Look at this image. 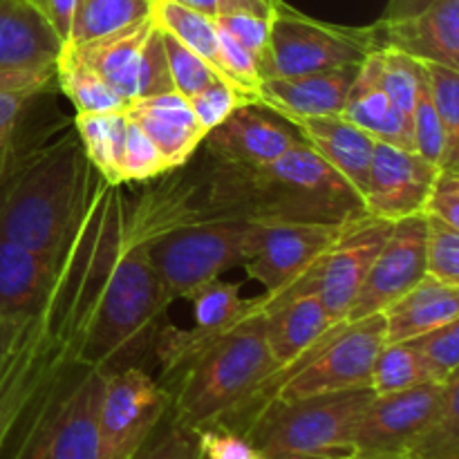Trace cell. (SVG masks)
<instances>
[{
	"label": "cell",
	"instance_id": "4dcf8cb0",
	"mask_svg": "<svg viewBox=\"0 0 459 459\" xmlns=\"http://www.w3.org/2000/svg\"><path fill=\"white\" fill-rule=\"evenodd\" d=\"M152 13L146 0H76L72 31L67 43L79 45L126 30Z\"/></svg>",
	"mask_w": 459,
	"mask_h": 459
},
{
	"label": "cell",
	"instance_id": "8992f818",
	"mask_svg": "<svg viewBox=\"0 0 459 459\" xmlns=\"http://www.w3.org/2000/svg\"><path fill=\"white\" fill-rule=\"evenodd\" d=\"M106 372L63 363L22 417L9 459H101L97 411Z\"/></svg>",
	"mask_w": 459,
	"mask_h": 459
},
{
	"label": "cell",
	"instance_id": "d6a6232c",
	"mask_svg": "<svg viewBox=\"0 0 459 459\" xmlns=\"http://www.w3.org/2000/svg\"><path fill=\"white\" fill-rule=\"evenodd\" d=\"M429 92L446 137V155L439 169L459 170V74L437 63H424Z\"/></svg>",
	"mask_w": 459,
	"mask_h": 459
},
{
	"label": "cell",
	"instance_id": "83f0119b",
	"mask_svg": "<svg viewBox=\"0 0 459 459\" xmlns=\"http://www.w3.org/2000/svg\"><path fill=\"white\" fill-rule=\"evenodd\" d=\"M126 112H76L74 130L94 173L108 184H119V161L126 142Z\"/></svg>",
	"mask_w": 459,
	"mask_h": 459
},
{
	"label": "cell",
	"instance_id": "4316f807",
	"mask_svg": "<svg viewBox=\"0 0 459 459\" xmlns=\"http://www.w3.org/2000/svg\"><path fill=\"white\" fill-rule=\"evenodd\" d=\"M152 21L157 22L160 30L173 34L179 43H184L197 56L204 58L220 79L233 83L229 79L227 70H224L222 54H220L218 25H215L213 18L204 16L200 12H193V9L184 7V4L173 3V0H152Z\"/></svg>",
	"mask_w": 459,
	"mask_h": 459
},
{
	"label": "cell",
	"instance_id": "44dd1931",
	"mask_svg": "<svg viewBox=\"0 0 459 459\" xmlns=\"http://www.w3.org/2000/svg\"><path fill=\"white\" fill-rule=\"evenodd\" d=\"M381 61H384V48H377L359 65L341 117L370 134L375 142L412 151L411 126L406 124L381 83Z\"/></svg>",
	"mask_w": 459,
	"mask_h": 459
},
{
	"label": "cell",
	"instance_id": "4fadbf2b",
	"mask_svg": "<svg viewBox=\"0 0 459 459\" xmlns=\"http://www.w3.org/2000/svg\"><path fill=\"white\" fill-rule=\"evenodd\" d=\"M444 385L421 384L390 394H375L359 420L352 453L402 455L442 408Z\"/></svg>",
	"mask_w": 459,
	"mask_h": 459
},
{
	"label": "cell",
	"instance_id": "5b68a950",
	"mask_svg": "<svg viewBox=\"0 0 459 459\" xmlns=\"http://www.w3.org/2000/svg\"><path fill=\"white\" fill-rule=\"evenodd\" d=\"M384 345L385 327L381 314L334 323L307 352L273 372L260 385L233 430L245 429L247 421L269 402H294L316 394L370 388L372 366Z\"/></svg>",
	"mask_w": 459,
	"mask_h": 459
},
{
	"label": "cell",
	"instance_id": "74e56055",
	"mask_svg": "<svg viewBox=\"0 0 459 459\" xmlns=\"http://www.w3.org/2000/svg\"><path fill=\"white\" fill-rule=\"evenodd\" d=\"M161 43H164L166 65H169L173 90L182 94V97L191 99L193 94H197L200 90H204L206 85L213 83L215 79H220V76L211 70V65L204 58L197 56V54L193 52V49H188L184 43H179L173 34L161 30Z\"/></svg>",
	"mask_w": 459,
	"mask_h": 459
},
{
	"label": "cell",
	"instance_id": "60d3db41",
	"mask_svg": "<svg viewBox=\"0 0 459 459\" xmlns=\"http://www.w3.org/2000/svg\"><path fill=\"white\" fill-rule=\"evenodd\" d=\"M411 133H412V151L439 169L444 161V155H446V137H444L442 124H439L437 112H435L433 108V101H430L429 76H426V85L420 92V99H417L415 103V110H412Z\"/></svg>",
	"mask_w": 459,
	"mask_h": 459
},
{
	"label": "cell",
	"instance_id": "d4e9b609",
	"mask_svg": "<svg viewBox=\"0 0 459 459\" xmlns=\"http://www.w3.org/2000/svg\"><path fill=\"white\" fill-rule=\"evenodd\" d=\"M63 43L27 0H0V72L56 65Z\"/></svg>",
	"mask_w": 459,
	"mask_h": 459
},
{
	"label": "cell",
	"instance_id": "f907efd6",
	"mask_svg": "<svg viewBox=\"0 0 459 459\" xmlns=\"http://www.w3.org/2000/svg\"><path fill=\"white\" fill-rule=\"evenodd\" d=\"M435 0H388L384 12V21H397V18L415 16V13L424 12L429 4H433Z\"/></svg>",
	"mask_w": 459,
	"mask_h": 459
},
{
	"label": "cell",
	"instance_id": "ab89813d",
	"mask_svg": "<svg viewBox=\"0 0 459 459\" xmlns=\"http://www.w3.org/2000/svg\"><path fill=\"white\" fill-rule=\"evenodd\" d=\"M193 112H195L197 121L204 128V133L218 128L227 117H231L238 108L247 106V103H258L255 97L238 88L236 83H229L224 79H215L213 83L206 85L197 94L188 99Z\"/></svg>",
	"mask_w": 459,
	"mask_h": 459
},
{
	"label": "cell",
	"instance_id": "816d5d0a",
	"mask_svg": "<svg viewBox=\"0 0 459 459\" xmlns=\"http://www.w3.org/2000/svg\"><path fill=\"white\" fill-rule=\"evenodd\" d=\"M350 459H411L406 453L402 455H368V453H350Z\"/></svg>",
	"mask_w": 459,
	"mask_h": 459
},
{
	"label": "cell",
	"instance_id": "11a10c76",
	"mask_svg": "<svg viewBox=\"0 0 459 459\" xmlns=\"http://www.w3.org/2000/svg\"><path fill=\"white\" fill-rule=\"evenodd\" d=\"M146 3H152V0H146Z\"/></svg>",
	"mask_w": 459,
	"mask_h": 459
},
{
	"label": "cell",
	"instance_id": "ba28073f",
	"mask_svg": "<svg viewBox=\"0 0 459 459\" xmlns=\"http://www.w3.org/2000/svg\"><path fill=\"white\" fill-rule=\"evenodd\" d=\"M379 48L375 25L343 27L316 21L276 0L269 16V45L260 58V76H299L309 72L361 65Z\"/></svg>",
	"mask_w": 459,
	"mask_h": 459
},
{
	"label": "cell",
	"instance_id": "b9f144b4",
	"mask_svg": "<svg viewBox=\"0 0 459 459\" xmlns=\"http://www.w3.org/2000/svg\"><path fill=\"white\" fill-rule=\"evenodd\" d=\"M134 459H204L197 430L186 429L170 420L164 433L155 437L137 453Z\"/></svg>",
	"mask_w": 459,
	"mask_h": 459
},
{
	"label": "cell",
	"instance_id": "7bdbcfd3",
	"mask_svg": "<svg viewBox=\"0 0 459 459\" xmlns=\"http://www.w3.org/2000/svg\"><path fill=\"white\" fill-rule=\"evenodd\" d=\"M269 16H258V13H227V16L215 18V25L222 31H227L233 40H238L260 65V58L264 56L269 45Z\"/></svg>",
	"mask_w": 459,
	"mask_h": 459
},
{
	"label": "cell",
	"instance_id": "c3c4849f",
	"mask_svg": "<svg viewBox=\"0 0 459 459\" xmlns=\"http://www.w3.org/2000/svg\"><path fill=\"white\" fill-rule=\"evenodd\" d=\"M39 12V16L52 27L63 45L70 40L72 18H74L76 0H27Z\"/></svg>",
	"mask_w": 459,
	"mask_h": 459
},
{
	"label": "cell",
	"instance_id": "7402d4cb",
	"mask_svg": "<svg viewBox=\"0 0 459 459\" xmlns=\"http://www.w3.org/2000/svg\"><path fill=\"white\" fill-rule=\"evenodd\" d=\"M287 121L299 130L300 139L336 173L343 175L363 197L372 152H375V139L341 115L300 117Z\"/></svg>",
	"mask_w": 459,
	"mask_h": 459
},
{
	"label": "cell",
	"instance_id": "f5cc1de1",
	"mask_svg": "<svg viewBox=\"0 0 459 459\" xmlns=\"http://www.w3.org/2000/svg\"><path fill=\"white\" fill-rule=\"evenodd\" d=\"M291 459H350V455H318V457H291Z\"/></svg>",
	"mask_w": 459,
	"mask_h": 459
},
{
	"label": "cell",
	"instance_id": "f35d334b",
	"mask_svg": "<svg viewBox=\"0 0 459 459\" xmlns=\"http://www.w3.org/2000/svg\"><path fill=\"white\" fill-rule=\"evenodd\" d=\"M426 276L459 287V229L426 215Z\"/></svg>",
	"mask_w": 459,
	"mask_h": 459
},
{
	"label": "cell",
	"instance_id": "9a60e30c",
	"mask_svg": "<svg viewBox=\"0 0 459 459\" xmlns=\"http://www.w3.org/2000/svg\"><path fill=\"white\" fill-rule=\"evenodd\" d=\"M299 130L260 103L238 108L204 137L206 157L224 166H264L300 143Z\"/></svg>",
	"mask_w": 459,
	"mask_h": 459
},
{
	"label": "cell",
	"instance_id": "f6af8a7d",
	"mask_svg": "<svg viewBox=\"0 0 459 459\" xmlns=\"http://www.w3.org/2000/svg\"><path fill=\"white\" fill-rule=\"evenodd\" d=\"M421 213L459 229V170L437 169Z\"/></svg>",
	"mask_w": 459,
	"mask_h": 459
},
{
	"label": "cell",
	"instance_id": "9c48e42d",
	"mask_svg": "<svg viewBox=\"0 0 459 459\" xmlns=\"http://www.w3.org/2000/svg\"><path fill=\"white\" fill-rule=\"evenodd\" d=\"M390 229H393L390 220L370 213L350 220L341 227L334 242L309 264L307 272L272 296L309 291L321 300L332 323H343L377 254L388 240Z\"/></svg>",
	"mask_w": 459,
	"mask_h": 459
},
{
	"label": "cell",
	"instance_id": "e575fe53",
	"mask_svg": "<svg viewBox=\"0 0 459 459\" xmlns=\"http://www.w3.org/2000/svg\"><path fill=\"white\" fill-rule=\"evenodd\" d=\"M381 83L385 92L393 99L397 110L411 126L412 110L420 99V92L426 85V65L417 58L406 56L397 49L384 48V61H381ZM412 134V133H411Z\"/></svg>",
	"mask_w": 459,
	"mask_h": 459
},
{
	"label": "cell",
	"instance_id": "836d02e7",
	"mask_svg": "<svg viewBox=\"0 0 459 459\" xmlns=\"http://www.w3.org/2000/svg\"><path fill=\"white\" fill-rule=\"evenodd\" d=\"M430 384L426 377L420 357L408 341L402 343H385L379 350L372 366L370 388L375 394H390L399 390L415 388V385Z\"/></svg>",
	"mask_w": 459,
	"mask_h": 459
},
{
	"label": "cell",
	"instance_id": "7a4b0ae2",
	"mask_svg": "<svg viewBox=\"0 0 459 459\" xmlns=\"http://www.w3.org/2000/svg\"><path fill=\"white\" fill-rule=\"evenodd\" d=\"M97 173L76 130L12 148L0 164V238L58 264Z\"/></svg>",
	"mask_w": 459,
	"mask_h": 459
},
{
	"label": "cell",
	"instance_id": "f546056e",
	"mask_svg": "<svg viewBox=\"0 0 459 459\" xmlns=\"http://www.w3.org/2000/svg\"><path fill=\"white\" fill-rule=\"evenodd\" d=\"M195 327L209 334H227L238 323L260 309L258 299H242L238 282L211 281L188 296Z\"/></svg>",
	"mask_w": 459,
	"mask_h": 459
},
{
	"label": "cell",
	"instance_id": "1f68e13d",
	"mask_svg": "<svg viewBox=\"0 0 459 459\" xmlns=\"http://www.w3.org/2000/svg\"><path fill=\"white\" fill-rule=\"evenodd\" d=\"M411 459H459V375L444 385L442 408L406 451Z\"/></svg>",
	"mask_w": 459,
	"mask_h": 459
},
{
	"label": "cell",
	"instance_id": "2e32d148",
	"mask_svg": "<svg viewBox=\"0 0 459 459\" xmlns=\"http://www.w3.org/2000/svg\"><path fill=\"white\" fill-rule=\"evenodd\" d=\"M435 173L437 166L411 148L377 142L363 193L366 213L390 222L420 215Z\"/></svg>",
	"mask_w": 459,
	"mask_h": 459
},
{
	"label": "cell",
	"instance_id": "30bf717a",
	"mask_svg": "<svg viewBox=\"0 0 459 459\" xmlns=\"http://www.w3.org/2000/svg\"><path fill=\"white\" fill-rule=\"evenodd\" d=\"M170 411V393L143 368L106 372L97 411L101 459H134Z\"/></svg>",
	"mask_w": 459,
	"mask_h": 459
},
{
	"label": "cell",
	"instance_id": "681fc988",
	"mask_svg": "<svg viewBox=\"0 0 459 459\" xmlns=\"http://www.w3.org/2000/svg\"><path fill=\"white\" fill-rule=\"evenodd\" d=\"M34 316H21V314H13V316H0V372L7 366L9 357H12L13 348L21 341L22 332L30 325V321Z\"/></svg>",
	"mask_w": 459,
	"mask_h": 459
},
{
	"label": "cell",
	"instance_id": "ac0fdd59",
	"mask_svg": "<svg viewBox=\"0 0 459 459\" xmlns=\"http://www.w3.org/2000/svg\"><path fill=\"white\" fill-rule=\"evenodd\" d=\"M357 70L359 65H348L299 76L263 79L258 88V103L282 119L341 115Z\"/></svg>",
	"mask_w": 459,
	"mask_h": 459
},
{
	"label": "cell",
	"instance_id": "d6986e66",
	"mask_svg": "<svg viewBox=\"0 0 459 459\" xmlns=\"http://www.w3.org/2000/svg\"><path fill=\"white\" fill-rule=\"evenodd\" d=\"M124 112L160 148L170 173L188 164L206 137L188 99L175 90L134 99Z\"/></svg>",
	"mask_w": 459,
	"mask_h": 459
},
{
	"label": "cell",
	"instance_id": "d590c367",
	"mask_svg": "<svg viewBox=\"0 0 459 459\" xmlns=\"http://www.w3.org/2000/svg\"><path fill=\"white\" fill-rule=\"evenodd\" d=\"M408 343L420 357L430 384H446L457 375L459 363V321L437 327L433 332L411 339Z\"/></svg>",
	"mask_w": 459,
	"mask_h": 459
},
{
	"label": "cell",
	"instance_id": "e0dca14e",
	"mask_svg": "<svg viewBox=\"0 0 459 459\" xmlns=\"http://www.w3.org/2000/svg\"><path fill=\"white\" fill-rule=\"evenodd\" d=\"M375 31L379 48L459 70V0H435L424 12L397 21L381 18Z\"/></svg>",
	"mask_w": 459,
	"mask_h": 459
},
{
	"label": "cell",
	"instance_id": "277c9868",
	"mask_svg": "<svg viewBox=\"0 0 459 459\" xmlns=\"http://www.w3.org/2000/svg\"><path fill=\"white\" fill-rule=\"evenodd\" d=\"M276 370L260 309L197 354L178 375L170 393V420L191 430L233 429L260 385Z\"/></svg>",
	"mask_w": 459,
	"mask_h": 459
},
{
	"label": "cell",
	"instance_id": "bcb514c9",
	"mask_svg": "<svg viewBox=\"0 0 459 459\" xmlns=\"http://www.w3.org/2000/svg\"><path fill=\"white\" fill-rule=\"evenodd\" d=\"M173 90V81H170L169 65H166L164 43H161V30L157 27L152 30L151 39L146 45V56H143V70H142V83H139V99L152 97V94H161Z\"/></svg>",
	"mask_w": 459,
	"mask_h": 459
},
{
	"label": "cell",
	"instance_id": "db71d44e",
	"mask_svg": "<svg viewBox=\"0 0 459 459\" xmlns=\"http://www.w3.org/2000/svg\"><path fill=\"white\" fill-rule=\"evenodd\" d=\"M264 3H269V4H273V3H276V0H264Z\"/></svg>",
	"mask_w": 459,
	"mask_h": 459
},
{
	"label": "cell",
	"instance_id": "7c38bea8",
	"mask_svg": "<svg viewBox=\"0 0 459 459\" xmlns=\"http://www.w3.org/2000/svg\"><path fill=\"white\" fill-rule=\"evenodd\" d=\"M67 361L43 314L31 318L0 372V457L40 390Z\"/></svg>",
	"mask_w": 459,
	"mask_h": 459
},
{
	"label": "cell",
	"instance_id": "8fae6325",
	"mask_svg": "<svg viewBox=\"0 0 459 459\" xmlns=\"http://www.w3.org/2000/svg\"><path fill=\"white\" fill-rule=\"evenodd\" d=\"M343 224L251 220L240 267L264 287V294H278L307 272Z\"/></svg>",
	"mask_w": 459,
	"mask_h": 459
},
{
	"label": "cell",
	"instance_id": "52a82bcc",
	"mask_svg": "<svg viewBox=\"0 0 459 459\" xmlns=\"http://www.w3.org/2000/svg\"><path fill=\"white\" fill-rule=\"evenodd\" d=\"M372 397V388H359L269 402L238 433L247 435L264 459L350 455L354 430Z\"/></svg>",
	"mask_w": 459,
	"mask_h": 459
},
{
	"label": "cell",
	"instance_id": "6da1fadb",
	"mask_svg": "<svg viewBox=\"0 0 459 459\" xmlns=\"http://www.w3.org/2000/svg\"><path fill=\"white\" fill-rule=\"evenodd\" d=\"M169 307L119 186L97 173L40 312L49 332L72 363L115 372L137 366L155 348Z\"/></svg>",
	"mask_w": 459,
	"mask_h": 459
},
{
	"label": "cell",
	"instance_id": "5bb4252c",
	"mask_svg": "<svg viewBox=\"0 0 459 459\" xmlns=\"http://www.w3.org/2000/svg\"><path fill=\"white\" fill-rule=\"evenodd\" d=\"M426 276V215L393 222L388 240L377 254L345 321L381 314Z\"/></svg>",
	"mask_w": 459,
	"mask_h": 459
},
{
	"label": "cell",
	"instance_id": "cb8c5ba5",
	"mask_svg": "<svg viewBox=\"0 0 459 459\" xmlns=\"http://www.w3.org/2000/svg\"><path fill=\"white\" fill-rule=\"evenodd\" d=\"M58 264L0 238V316H39L48 305Z\"/></svg>",
	"mask_w": 459,
	"mask_h": 459
},
{
	"label": "cell",
	"instance_id": "7dc6e473",
	"mask_svg": "<svg viewBox=\"0 0 459 459\" xmlns=\"http://www.w3.org/2000/svg\"><path fill=\"white\" fill-rule=\"evenodd\" d=\"M173 3L184 4V7L200 12L209 18L227 16V13H258V16H269L273 4L264 0H173Z\"/></svg>",
	"mask_w": 459,
	"mask_h": 459
},
{
	"label": "cell",
	"instance_id": "3957f363",
	"mask_svg": "<svg viewBox=\"0 0 459 459\" xmlns=\"http://www.w3.org/2000/svg\"><path fill=\"white\" fill-rule=\"evenodd\" d=\"M204 186L211 211L245 220L343 224L366 213L357 188L305 142L254 169L211 161Z\"/></svg>",
	"mask_w": 459,
	"mask_h": 459
},
{
	"label": "cell",
	"instance_id": "8d00e7d4",
	"mask_svg": "<svg viewBox=\"0 0 459 459\" xmlns=\"http://www.w3.org/2000/svg\"><path fill=\"white\" fill-rule=\"evenodd\" d=\"M166 173H170V169L164 157H161L160 148L148 139V134L133 119L126 121V142L119 161V184L148 182V179L161 178Z\"/></svg>",
	"mask_w": 459,
	"mask_h": 459
},
{
	"label": "cell",
	"instance_id": "f1b7e54d",
	"mask_svg": "<svg viewBox=\"0 0 459 459\" xmlns=\"http://www.w3.org/2000/svg\"><path fill=\"white\" fill-rule=\"evenodd\" d=\"M54 79L76 112H119L126 108L124 99L79 56L70 43L63 45L58 52Z\"/></svg>",
	"mask_w": 459,
	"mask_h": 459
},
{
	"label": "cell",
	"instance_id": "603a6c76",
	"mask_svg": "<svg viewBox=\"0 0 459 459\" xmlns=\"http://www.w3.org/2000/svg\"><path fill=\"white\" fill-rule=\"evenodd\" d=\"M152 30H155V21L151 13L126 30L112 31L88 43L70 45L128 106L130 101L139 99L143 56H146V45Z\"/></svg>",
	"mask_w": 459,
	"mask_h": 459
},
{
	"label": "cell",
	"instance_id": "ffe728a7",
	"mask_svg": "<svg viewBox=\"0 0 459 459\" xmlns=\"http://www.w3.org/2000/svg\"><path fill=\"white\" fill-rule=\"evenodd\" d=\"M263 318L267 345L276 370H282L307 352L334 323L314 294L263 296Z\"/></svg>",
	"mask_w": 459,
	"mask_h": 459
},
{
	"label": "cell",
	"instance_id": "484cf974",
	"mask_svg": "<svg viewBox=\"0 0 459 459\" xmlns=\"http://www.w3.org/2000/svg\"><path fill=\"white\" fill-rule=\"evenodd\" d=\"M385 343H402L459 321V287L424 276L381 312Z\"/></svg>",
	"mask_w": 459,
	"mask_h": 459
},
{
	"label": "cell",
	"instance_id": "ee69618b",
	"mask_svg": "<svg viewBox=\"0 0 459 459\" xmlns=\"http://www.w3.org/2000/svg\"><path fill=\"white\" fill-rule=\"evenodd\" d=\"M204 459H264L247 435L227 426H209L197 430Z\"/></svg>",
	"mask_w": 459,
	"mask_h": 459
}]
</instances>
